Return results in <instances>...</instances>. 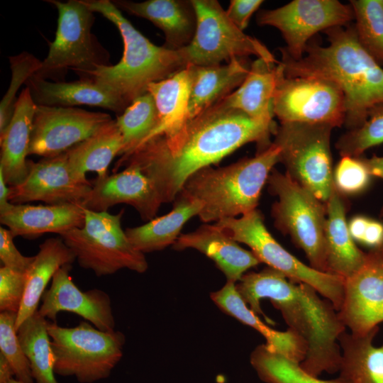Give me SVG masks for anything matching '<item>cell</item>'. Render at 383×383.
<instances>
[{
  "mask_svg": "<svg viewBox=\"0 0 383 383\" xmlns=\"http://www.w3.org/2000/svg\"><path fill=\"white\" fill-rule=\"evenodd\" d=\"M70 269L71 265H67L55 272L50 288L42 296V304L38 310L40 314L55 321L58 313L71 312L99 330L114 331L115 320L109 294L99 289L81 291L70 276Z\"/></svg>",
  "mask_w": 383,
  "mask_h": 383,
  "instance_id": "obj_18",
  "label": "cell"
},
{
  "mask_svg": "<svg viewBox=\"0 0 383 383\" xmlns=\"http://www.w3.org/2000/svg\"><path fill=\"white\" fill-rule=\"evenodd\" d=\"M326 245L328 273L346 279L364 264L367 253L352 238L345 218V209L334 185L326 202Z\"/></svg>",
  "mask_w": 383,
  "mask_h": 383,
  "instance_id": "obj_27",
  "label": "cell"
},
{
  "mask_svg": "<svg viewBox=\"0 0 383 383\" xmlns=\"http://www.w3.org/2000/svg\"><path fill=\"white\" fill-rule=\"evenodd\" d=\"M15 376L12 367L4 355L0 354V383H6Z\"/></svg>",
  "mask_w": 383,
  "mask_h": 383,
  "instance_id": "obj_49",
  "label": "cell"
},
{
  "mask_svg": "<svg viewBox=\"0 0 383 383\" xmlns=\"http://www.w3.org/2000/svg\"><path fill=\"white\" fill-rule=\"evenodd\" d=\"M104 112L37 105L28 155L51 157L65 152L112 121Z\"/></svg>",
  "mask_w": 383,
  "mask_h": 383,
  "instance_id": "obj_15",
  "label": "cell"
},
{
  "mask_svg": "<svg viewBox=\"0 0 383 383\" xmlns=\"http://www.w3.org/2000/svg\"><path fill=\"white\" fill-rule=\"evenodd\" d=\"M14 235L9 229L0 227V259L3 266L26 272L34 260V256L23 255L13 243Z\"/></svg>",
  "mask_w": 383,
  "mask_h": 383,
  "instance_id": "obj_43",
  "label": "cell"
},
{
  "mask_svg": "<svg viewBox=\"0 0 383 383\" xmlns=\"http://www.w3.org/2000/svg\"><path fill=\"white\" fill-rule=\"evenodd\" d=\"M278 62L257 58L242 84L220 102L253 118L273 121Z\"/></svg>",
  "mask_w": 383,
  "mask_h": 383,
  "instance_id": "obj_28",
  "label": "cell"
},
{
  "mask_svg": "<svg viewBox=\"0 0 383 383\" xmlns=\"http://www.w3.org/2000/svg\"><path fill=\"white\" fill-rule=\"evenodd\" d=\"M215 224L237 243L248 245L260 262L282 272L293 282L311 286L339 311L343 300L345 279L318 271L287 251L268 231L259 211L255 209L238 218H224Z\"/></svg>",
  "mask_w": 383,
  "mask_h": 383,
  "instance_id": "obj_9",
  "label": "cell"
},
{
  "mask_svg": "<svg viewBox=\"0 0 383 383\" xmlns=\"http://www.w3.org/2000/svg\"><path fill=\"white\" fill-rule=\"evenodd\" d=\"M36 107L29 89L26 87L17 98L11 120L0 137V171L10 187L23 182L28 174L26 157Z\"/></svg>",
  "mask_w": 383,
  "mask_h": 383,
  "instance_id": "obj_24",
  "label": "cell"
},
{
  "mask_svg": "<svg viewBox=\"0 0 383 383\" xmlns=\"http://www.w3.org/2000/svg\"><path fill=\"white\" fill-rule=\"evenodd\" d=\"M372 176L383 179V156L374 155L370 158H362Z\"/></svg>",
  "mask_w": 383,
  "mask_h": 383,
  "instance_id": "obj_47",
  "label": "cell"
},
{
  "mask_svg": "<svg viewBox=\"0 0 383 383\" xmlns=\"http://www.w3.org/2000/svg\"><path fill=\"white\" fill-rule=\"evenodd\" d=\"M263 2L262 0H231L226 10V14L230 20L243 31L248 26L253 13Z\"/></svg>",
  "mask_w": 383,
  "mask_h": 383,
  "instance_id": "obj_44",
  "label": "cell"
},
{
  "mask_svg": "<svg viewBox=\"0 0 383 383\" xmlns=\"http://www.w3.org/2000/svg\"><path fill=\"white\" fill-rule=\"evenodd\" d=\"M104 177H97L88 196L81 204L94 211H107L118 204L133 206L143 220L155 218L162 204L153 182L133 165Z\"/></svg>",
  "mask_w": 383,
  "mask_h": 383,
  "instance_id": "obj_19",
  "label": "cell"
},
{
  "mask_svg": "<svg viewBox=\"0 0 383 383\" xmlns=\"http://www.w3.org/2000/svg\"><path fill=\"white\" fill-rule=\"evenodd\" d=\"M371 174L362 157H342L333 173V185L344 194H356L369 185Z\"/></svg>",
  "mask_w": 383,
  "mask_h": 383,
  "instance_id": "obj_41",
  "label": "cell"
},
{
  "mask_svg": "<svg viewBox=\"0 0 383 383\" xmlns=\"http://www.w3.org/2000/svg\"><path fill=\"white\" fill-rule=\"evenodd\" d=\"M274 121L253 118L218 102L189 118L177 132L149 139L121 156L113 169L133 165L155 184L162 203L173 201L187 179L221 161L241 146L255 142L260 150L271 145Z\"/></svg>",
  "mask_w": 383,
  "mask_h": 383,
  "instance_id": "obj_1",
  "label": "cell"
},
{
  "mask_svg": "<svg viewBox=\"0 0 383 383\" xmlns=\"http://www.w3.org/2000/svg\"><path fill=\"white\" fill-rule=\"evenodd\" d=\"M58 12L55 37L47 57L34 74L60 82L68 69L79 76L107 64L109 55L91 33L94 13L82 0H48Z\"/></svg>",
  "mask_w": 383,
  "mask_h": 383,
  "instance_id": "obj_10",
  "label": "cell"
},
{
  "mask_svg": "<svg viewBox=\"0 0 383 383\" xmlns=\"http://www.w3.org/2000/svg\"><path fill=\"white\" fill-rule=\"evenodd\" d=\"M354 21L350 4L338 0H293L257 15L259 26L277 29L286 43L280 52L294 60L301 58L311 38L318 32L347 26Z\"/></svg>",
  "mask_w": 383,
  "mask_h": 383,
  "instance_id": "obj_14",
  "label": "cell"
},
{
  "mask_svg": "<svg viewBox=\"0 0 383 383\" xmlns=\"http://www.w3.org/2000/svg\"><path fill=\"white\" fill-rule=\"evenodd\" d=\"M369 218L364 216H356L349 221L348 229L354 240L361 243Z\"/></svg>",
  "mask_w": 383,
  "mask_h": 383,
  "instance_id": "obj_46",
  "label": "cell"
},
{
  "mask_svg": "<svg viewBox=\"0 0 383 383\" xmlns=\"http://www.w3.org/2000/svg\"><path fill=\"white\" fill-rule=\"evenodd\" d=\"M250 364L265 383H350L340 377L324 380L313 376L299 364L268 349L265 344L255 348L250 355Z\"/></svg>",
  "mask_w": 383,
  "mask_h": 383,
  "instance_id": "obj_35",
  "label": "cell"
},
{
  "mask_svg": "<svg viewBox=\"0 0 383 383\" xmlns=\"http://www.w3.org/2000/svg\"><path fill=\"white\" fill-rule=\"evenodd\" d=\"M76 260L74 253L61 238L45 240L26 272V284L24 296L17 313L15 328L36 311L49 282L62 267L71 265Z\"/></svg>",
  "mask_w": 383,
  "mask_h": 383,
  "instance_id": "obj_30",
  "label": "cell"
},
{
  "mask_svg": "<svg viewBox=\"0 0 383 383\" xmlns=\"http://www.w3.org/2000/svg\"><path fill=\"white\" fill-rule=\"evenodd\" d=\"M174 202L172 209L167 214L143 226L126 228V234L136 250L145 253L173 245L184 225L199 215L203 207L200 201L183 191L179 192Z\"/></svg>",
  "mask_w": 383,
  "mask_h": 383,
  "instance_id": "obj_29",
  "label": "cell"
},
{
  "mask_svg": "<svg viewBox=\"0 0 383 383\" xmlns=\"http://www.w3.org/2000/svg\"><path fill=\"white\" fill-rule=\"evenodd\" d=\"M116 7L143 18L165 34L164 47L180 50L192 42L196 28V16L192 0H148L140 2L113 1Z\"/></svg>",
  "mask_w": 383,
  "mask_h": 383,
  "instance_id": "obj_21",
  "label": "cell"
},
{
  "mask_svg": "<svg viewBox=\"0 0 383 383\" xmlns=\"http://www.w3.org/2000/svg\"><path fill=\"white\" fill-rule=\"evenodd\" d=\"M324 33L327 45L310 41L301 58L281 52L279 64L287 76H316L336 83L345 100L344 126L355 129L372 107L383 104V69L360 44L353 24Z\"/></svg>",
  "mask_w": 383,
  "mask_h": 383,
  "instance_id": "obj_3",
  "label": "cell"
},
{
  "mask_svg": "<svg viewBox=\"0 0 383 383\" xmlns=\"http://www.w3.org/2000/svg\"><path fill=\"white\" fill-rule=\"evenodd\" d=\"M338 315L352 334L361 335L383 322V250L367 253L362 266L345 279Z\"/></svg>",
  "mask_w": 383,
  "mask_h": 383,
  "instance_id": "obj_17",
  "label": "cell"
},
{
  "mask_svg": "<svg viewBox=\"0 0 383 383\" xmlns=\"http://www.w3.org/2000/svg\"><path fill=\"white\" fill-rule=\"evenodd\" d=\"M55 374L74 377L80 383L109 377L123 356L125 336L118 331H103L86 321L72 328L48 322Z\"/></svg>",
  "mask_w": 383,
  "mask_h": 383,
  "instance_id": "obj_6",
  "label": "cell"
},
{
  "mask_svg": "<svg viewBox=\"0 0 383 383\" xmlns=\"http://www.w3.org/2000/svg\"><path fill=\"white\" fill-rule=\"evenodd\" d=\"M94 13H99L118 28L123 53L114 65H101L80 75L104 85L129 106L136 98L148 92V86L165 79L189 65L182 49L174 50L157 46L138 30L109 0H82Z\"/></svg>",
  "mask_w": 383,
  "mask_h": 383,
  "instance_id": "obj_4",
  "label": "cell"
},
{
  "mask_svg": "<svg viewBox=\"0 0 383 383\" xmlns=\"http://www.w3.org/2000/svg\"><path fill=\"white\" fill-rule=\"evenodd\" d=\"M16 318V313H0V354L10 363L16 379L23 383H33L29 362L15 328Z\"/></svg>",
  "mask_w": 383,
  "mask_h": 383,
  "instance_id": "obj_40",
  "label": "cell"
},
{
  "mask_svg": "<svg viewBox=\"0 0 383 383\" xmlns=\"http://www.w3.org/2000/svg\"><path fill=\"white\" fill-rule=\"evenodd\" d=\"M333 129L327 125L280 123L273 141L279 148V162L286 174L326 203L333 187Z\"/></svg>",
  "mask_w": 383,
  "mask_h": 383,
  "instance_id": "obj_11",
  "label": "cell"
},
{
  "mask_svg": "<svg viewBox=\"0 0 383 383\" xmlns=\"http://www.w3.org/2000/svg\"><path fill=\"white\" fill-rule=\"evenodd\" d=\"M213 301L226 313L259 332L266 340L268 349L300 364L307 353L306 342L293 330H274L264 323L244 301L235 283L228 282L219 290L211 294Z\"/></svg>",
  "mask_w": 383,
  "mask_h": 383,
  "instance_id": "obj_25",
  "label": "cell"
},
{
  "mask_svg": "<svg viewBox=\"0 0 383 383\" xmlns=\"http://www.w3.org/2000/svg\"><path fill=\"white\" fill-rule=\"evenodd\" d=\"M190 86L191 76L189 66L165 79L151 83L148 86L147 91L154 99L158 123L145 141L155 136L173 134L189 119Z\"/></svg>",
  "mask_w": 383,
  "mask_h": 383,
  "instance_id": "obj_31",
  "label": "cell"
},
{
  "mask_svg": "<svg viewBox=\"0 0 383 383\" xmlns=\"http://www.w3.org/2000/svg\"><path fill=\"white\" fill-rule=\"evenodd\" d=\"M196 28L189 45L182 48L188 65L211 66L254 55L278 62L259 40L240 30L216 0H192Z\"/></svg>",
  "mask_w": 383,
  "mask_h": 383,
  "instance_id": "obj_12",
  "label": "cell"
},
{
  "mask_svg": "<svg viewBox=\"0 0 383 383\" xmlns=\"http://www.w3.org/2000/svg\"><path fill=\"white\" fill-rule=\"evenodd\" d=\"M378 331L379 327L365 335H340V377L350 383H383V344L373 345Z\"/></svg>",
  "mask_w": 383,
  "mask_h": 383,
  "instance_id": "obj_33",
  "label": "cell"
},
{
  "mask_svg": "<svg viewBox=\"0 0 383 383\" xmlns=\"http://www.w3.org/2000/svg\"><path fill=\"white\" fill-rule=\"evenodd\" d=\"M9 62L11 79L0 103V137L5 133L13 116L19 88L38 71L42 61L28 52H23L10 56Z\"/></svg>",
  "mask_w": 383,
  "mask_h": 383,
  "instance_id": "obj_39",
  "label": "cell"
},
{
  "mask_svg": "<svg viewBox=\"0 0 383 383\" xmlns=\"http://www.w3.org/2000/svg\"><path fill=\"white\" fill-rule=\"evenodd\" d=\"M279 154L272 142L252 157L217 169L202 168L187 179L181 191L202 203L198 216L203 222L243 215L256 209L262 188L279 162Z\"/></svg>",
  "mask_w": 383,
  "mask_h": 383,
  "instance_id": "obj_5",
  "label": "cell"
},
{
  "mask_svg": "<svg viewBox=\"0 0 383 383\" xmlns=\"http://www.w3.org/2000/svg\"><path fill=\"white\" fill-rule=\"evenodd\" d=\"M3 173L0 171V212L7 209L11 203L9 201L10 187H7Z\"/></svg>",
  "mask_w": 383,
  "mask_h": 383,
  "instance_id": "obj_48",
  "label": "cell"
},
{
  "mask_svg": "<svg viewBox=\"0 0 383 383\" xmlns=\"http://www.w3.org/2000/svg\"><path fill=\"white\" fill-rule=\"evenodd\" d=\"M84 212L83 227L60 235L81 267L92 270L97 277L124 268L138 273L147 270L144 253L133 246L121 228L123 209L117 214L85 208Z\"/></svg>",
  "mask_w": 383,
  "mask_h": 383,
  "instance_id": "obj_7",
  "label": "cell"
},
{
  "mask_svg": "<svg viewBox=\"0 0 383 383\" xmlns=\"http://www.w3.org/2000/svg\"><path fill=\"white\" fill-rule=\"evenodd\" d=\"M267 183L270 191L278 197L272 207L276 226L304 252L311 267L328 273L323 202L288 174L275 170Z\"/></svg>",
  "mask_w": 383,
  "mask_h": 383,
  "instance_id": "obj_8",
  "label": "cell"
},
{
  "mask_svg": "<svg viewBox=\"0 0 383 383\" xmlns=\"http://www.w3.org/2000/svg\"><path fill=\"white\" fill-rule=\"evenodd\" d=\"M382 143L383 104H379L369 110L360 126L341 135L335 146L342 157H359L367 149Z\"/></svg>",
  "mask_w": 383,
  "mask_h": 383,
  "instance_id": "obj_38",
  "label": "cell"
},
{
  "mask_svg": "<svg viewBox=\"0 0 383 383\" xmlns=\"http://www.w3.org/2000/svg\"><path fill=\"white\" fill-rule=\"evenodd\" d=\"M6 383H23L17 379H12L11 380L9 381L8 382Z\"/></svg>",
  "mask_w": 383,
  "mask_h": 383,
  "instance_id": "obj_50",
  "label": "cell"
},
{
  "mask_svg": "<svg viewBox=\"0 0 383 383\" xmlns=\"http://www.w3.org/2000/svg\"><path fill=\"white\" fill-rule=\"evenodd\" d=\"M235 287L255 313L274 324L260 306V301L268 299L281 312L289 328L306 342V355L299 364L304 371L315 377L339 371L341 349L338 340L346 328L332 303L323 300L313 287L293 282L269 267L259 272L244 274Z\"/></svg>",
  "mask_w": 383,
  "mask_h": 383,
  "instance_id": "obj_2",
  "label": "cell"
},
{
  "mask_svg": "<svg viewBox=\"0 0 383 383\" xmlns=\"http://www.w3.org/2000/svg\"><path fill=\"white\" fill-rule=\"evenodd\" d=\"M273 113L280 123L340 127L346 108L343 91L334 82L316 76H287L277 63Z\"/></svg>",
  "mask_w": 383,
  "mask_h": 383,
  "instance_id": "obj_13",
  "label": "cell"
},
{
  "mask_svg": "<svg viewBox=\"0 0 383 383\" xmlns=\"http://www.w3.org/2000/svg\"><path fill=\"white\" fill-rule=\"evenodd\" d=\"M122 148L121 133L116 120H112L69 149L65 155L72 173L82 180H88L87 172H96L97 177L106 176L109 165L120 155Z\"/></svg>",
  "mask_w": 383,
  "mask_h": 383,
  "instance_id": "obj_32",
  "label": "cell"
},
{
  "mask_svg": "<svg viewBox=\"0 0 383 383\" xmlns=\"http://www.w3.org/2000/svg\"><path fill=\"white\" fill-rule=\"evenodd\" d=\"M28 168L23 181L10 187L11 204L40 201L48 204H82L92 188L89 180L72 173L65 152L38 162L28 160Z\"/></svg>",
  "mask_w": 383,
  "mask_h": 383,
  "instance_id": "obj_16",
  "label": "cell"
},
{
  "mask_svg": "<svg viewBox=\"0 0 383 383\" xmlns=\"http://www.w3.org/2000/svg\"><path fill=\"white\" fill-rule=\"evenodd\" d=\"M191 76L189 118L218 103L234 91L245 79L250 64L235 58L226 64L189 65Z\"/></svg>",
  "mask_w": 383,
  "mask_h": 383,
  "instance_id": "obj_26",
  "label": "cell"
},
{
  "mask_svg": "<svg viewBox=\"0 0 383 383\" xmlns=\"http://www.w3.org/2000/svg\"><path fill=\"white\" fill-rule=\"evenodd\" d=\"M26 274L4 266L0 268V311L18 313L24 296Z\"/></svg>",
  "mask_w": 383,
  "mask_h": 383,
  "instance_id": "obj_42",
  "label": "cell"
},
{
  "mask_svg": "<svg viewBox=\"0 0 383 383\" xmlns=\"http://www.w3.org/2000/svg\"><path fill=\"white\" fill-rule=\"evenodd\" d=\"M1 223L14 237L35 238L46 233L59 235L84 225V207L79 204H13L0 212Z\"/></svg>",
  "mask_w": 383,
  "mask_h": 383,
  "instance_id": "obj_20",
  "label": "cell"
},
{
  "mask_svg": "<svg viewBox=\"0 0 383 383\" xmlns=\"http://www.w3.org/2000/svg\"><path fill=\"white\" fill-rule=\"evenodd\" d=\"M355 33L360 44L383 63V0H351Z\"/></svg>",
  "mask_w": 383,
  "mask_h": 383,
  "instance_id": "obj_37",
  "label": "cell"
},
{
  "mask_svg": "<svg viewBox=\"0 0 383 383\" xmlns=\"http://www.w3.org/2000/svg\"><path fill=\"white\" fill-rule=\"evenodd\" d=\"M172 248L199 250L215 262L227 281L235 284L248 270L260 263L251 251L241 248L216 224L203 225L193 232L179 235Z\"/></svg>",
  "mask_w": 383,
  "mask_h": 383,
  "instance_id": "obj_22",
  "label": "cell"
},
{
  "mask_svg": "<svg viewBox=\"0 0 383 383\" xmlns=\"http://www.w3.org/2000/svg\"><path fill=\"white\" fill-rule=\"evenodd\" d=\"M379 249H382V250H383V247H382V248H379Z\"/></svg>",
  "mask_w": 383,
  "mask_h": 383,
  "instance_id": "obj_51",
  "label": "cell"
},
{
  "mask_svg": "<svg viewBox=\"0 0 383 383\" xmlns=\"http://www.w3.org/2000/svg\"><path fill=\"white\" fill-rule=\"evenodd\" d=\"M26 84L38 106L72 107L87 105L121 114L127 107L109 87L89 79L70 82H50L33 75Z\"/></svg>",
  "mask_w": 383,
  "mask_h": 383,
  "instance_id": "obj_23",
  "label": "cell"
},
{
  "mask_svg": "<svg viewBox=\"0 0 383 383\" xmlns=\"http://www.w3.org/2000/svg\"><path fill=\"white\" fill-rule=\"evenodd\" d=\"M360 243L379 249L383 247V223L369 218Z\"/></svg>",
  "mask_w": 383,
  "mask_h": 383,
  "instance_id": "obj_45",
  "label": "cell"
},
{
  "mask_svg": "<svg viewBox=\"0 0 383 383\" xmlns=\"http://www.w3.org/2000/svg\"><path fill=\"white\" fill-rule=\"evenodd\" d=\"M116 121L123 138L119 155L122 156L143 143L157 125V111L151 94L146 92L136 98Z\"/></svg>",
  "mask_w": 383,
  "mask_h": 383,
  "instance_id": "obj_36",
  "label": "cell"
},
{
  "mask_svg": "<svg viewBox=\"0 0 383 383\" xmlns=\"http://www.w3.org/2000/svg\"><path fill=\"white\" fill-rule=\"evenodd\" d=\"M48 324L47 319L36 311L17 331L36 383H58L55 377L54 356Z\"/></svg>",
  "mask_w": 383,
  "mask_h": 383,
  "instance_id": "obj_34",
  "label": "cell"
}]
</instances>
